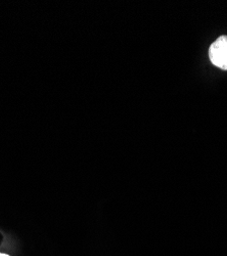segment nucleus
I'll return each mask as SVG.
<instances>
[{
    "label": "nucleus",
    "mask_w": 227,
    "mask_h": 256,
    "mask_svg": "<svg viewBox=\"0 0 227 256\" xmlns=\"http://www.w3.org/2000/svg\"><path fill=\"white\" fill-rule=\"evenodd\" d=\"M209 58L213 65L227 71V36L217 38L209 48Z\"/></svg>",
    "instance_id": "1"
},
{
    "label": "nucleus",
    "mask_w": 227,
    "mask_h": 256,
    "mask_svg": "<svg viewBox=\"0 0 227 256\" xmlns=\"http://www.w3.org/2000/svg\"><path fill=\"white\" fill-rule=\"evenodd\" d=\"M0 256H9V255H7V254H2V253H0Z\"/></svg>",
    "instance_id": "2"
}]
</instances>
